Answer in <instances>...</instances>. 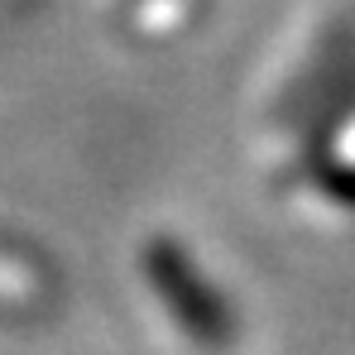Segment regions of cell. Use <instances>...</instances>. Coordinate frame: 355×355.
Returning a JSON list of instances; mask_svg holds the SVG:
<instances>
[{
  "mask_svg": "<svg viewBox=\"0 0 355 355\" xmlns=\"http://www.w3.org/2000/svg\"><path fill=\"white\" fill-rule=\"evenodd\" d=\"M149 279L164 293V302L173 307V317L197 341H207V346H226L231 341V312H226V302L211 293V284L192 269V259L178 245H154Z\"/></svg>",
  "mask_w": 355,
  "mask_h": 355,
  "instance_id": "cell-1",
  "label": "cell"
},
{
  "mask_svg": "<svg viewBox=\"0 0 355 355\" xmlns=\"http://www.w3.org/2000/svg\"><path fill=\"white\" fill-rule=\"evenodd\" d=\"M322 187H327L336 202L355 207V168H327V173H322Z\"/></svg>",
  "mask_w": 355,
  "mask_h": 355,
  "instance_id": "cell-2",
  "label": "cell"
}]
</instances>
